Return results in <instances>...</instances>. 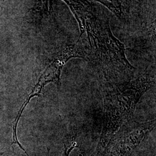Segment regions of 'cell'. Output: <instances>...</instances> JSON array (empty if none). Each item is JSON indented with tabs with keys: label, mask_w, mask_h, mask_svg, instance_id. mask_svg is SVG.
I'll return each instance as SVG.
<instances>
[{
	"label": "cell",
	"mask_w": 156,
	"mask_h": 156,
	"mask_svg": "<svg viewBox=\"0 0 156 156\" xmlns=\"http://www.w3.org/2000/svg\"><path fill=\"white\" fill-rule=\"evenodd\" d=\"M155 83V76L145 73L134 80L123 82L103 80L104 115L100 140L91 156L103 150L112 135L131 120L141 97Z\"/></svg>",
	"instance_id": "1"
},
{
	"label": "cell",
	"mask_w": 156,
	"mask_h": 156,
	"mask_svg": "<svg viewBox=\"0 0 156 156\" xmlns=\"http://www.w3.org/2000/svg\"><path fill=\"white\" fill-rule=\"evenodd\" d=\"M155 127V119L143 123L132 119L112 135L103 150L95 156H130Z\"/></svg>",
	"instance_id": "2"
},
{
	"label": "cell",
	"mask_w": 156,
	"mask_h": 156,
	"mask_svg": "<svg viewBox=\"0 0 156 156\" xmlns=\"http://www.w3.org/2000/svg\"><path fill=\"white\" fill-rule=\"evenodd\" d=\"M69 6L78 23L80 34H87L92 53L97 50L103 43L106 34L108 23L103 26L96 17L93 8L87 0H63Z\"/></svg>",
	"instance_id": "3"
},
{
	"label": "cell",
	"mask_w": 156,
	"mask_h": 156,
	"mask_svg": "<svg viewBox=\"0 0 156 156\" xmlns=\"http://www.w3.org/2000/svg\"><path fill=\"white\" fill-rule=\"evenodd\" d=\"M86 55V52L78 40L76 43L66 45L54 56L49 64L46 67L36 86L42 90L46 84L52 82L59 87L62 69L67 62L73 58H84Z\"/></svg>",
	"instance_id": "4"
},
{
	"label": "cell",
	"mask_w": 156,
	"mask_h": 156,
	"mask_svg": "<svg viewBox=\"0 0 156 156\" xmlns=\"http://www.w3.org/2000/svg\"><path fill=\"white\" fill-rule=\"evenodd\" d=\"M105 6L119 18L126 16L128 10L127 0H95Z\"/></svg>",
	"instance_id": "5"
},
{
	"label": "cell",
	"mask_w": 156,
	"mask_h": 156,
	"mask_svg": "<svg viewBox=\"0 0 156 156\" xmlns=\"http://www.w3.org/2000/svg\"><path fill=\"white\" fill-rule=\"evenodd\" d=\"M50 1V0H37L36 5L31 11L34 16L42 19L49 14Z\"/></svg>",
	"instance_id": "6"
},
{
	"label": "cell",
	"mask_w": 156,
	"mask_h": 156,
	"mask_svg": "<svg viewBox=\"0 0 156 156\" xmlns=\"http://www.w3.org/2000/svg\"><path fill=\"white\" fill-rule=\"evenodd\" d=\"M75 134L69 135L65 140L62 156H69L71 151L76 147V143L75 142Z\"/></svg>",
	"instance_id": "7"
}]
</instances>
